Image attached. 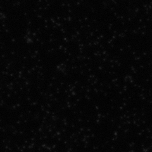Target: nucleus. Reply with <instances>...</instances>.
Here are the masks:
<instances>
[]
</instances>
